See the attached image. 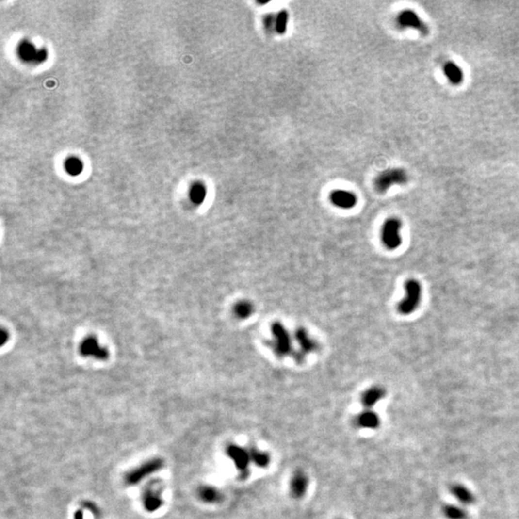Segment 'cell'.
<instances>
[{
    "mask_svg": "<svg viewBox=\"0 0 519 519\" xmlns=\"http://www.w3.org/2000/svg\"><path fill=\"white\" fill-rule=\"evenodd\" d=\"M271 334L273 339L270 344L278 357L283 358L292 354L293 350L291 335L281 322H274L271 325Z\"/></svg>",
    "mask_w": 519,
    "mask_h": 519,
    "instance_id": "cell-1",
    "label": "cell"
},
{
    "mask_svg": "<svg viewBox=\"0 0 519 519\" xmlns=\"http://www.w3.org/2000/svg\"><path fill=\"white\" fill-rule=\"evenodd\" d=\"M402 222L396 217L388 218L381 231V239L385 247L389 250H395L402 244L401 237Z\"/></svg>",
    "mask_w": 519,
    "mask_h": 519,
    "instance_id": "cell-2",
    "label": "cell"
},
{
    "mask_svg": "<svg viewBox=\"0 0 519 519\" xmlns=\"http://www.w3.org/2000/svg\"><path fill=\"white\" fill-rule=\"evenodd\" d=\"M405 297L398 304V311L401 314H410L417 309L421 301L422 289L418 281L410 279L405 283Z\"/></svg>",
    "mask_w": 519,
    "mask_h": 519,
    "instance_id": "cell-3",
    "label": "cell"
},
{
    "mask_svg": "<svg viewBox=\"0 0 519 519\" xmlns=\"http://www.w3.org/2000/svg\"><path fill=\"white\" fill-rule=\"evenodd\" d=\"M409 181V176L403 168H389L379 174L375 181V189L381 193H386L394 185H404Z\"/></svg>",
    "mask_w": 519,
    "mask_h": 519,
    "instance_id": "cell-4",
    "label": "cell"
},
{
    "mask_svg": "<svg viewBox=\"0 0 519 519\" xmlns=\"http://www.w3.org/2000/svg\"><path fill=\"white\" fill-rule=\"evenodd\" d=\"M226 455L234 463L241 478H247L251 463L249 449L235 443H231L226 448Z\"/></svg>",
    "mask_w": 519,
    "mask_h": 519,
    "instance_id": "cell-5",
    "label": "cell"
},
{
    "mask_svg": "<svg viewBox=\"0 0 519 519\" xmlns=\"http://www.w3.org/2000/svg\"><path fill=\"white\" fill-rule=\"evenodd\" d=\"M163 467V462L161 459H152L149 460L140 467L135 468L134 470L127 473L125 476V482L126 484L130 486H135L138 483L142 482L146 477L155 473L159 471L162 467Z\"/></svg>",
    "mask_w": 519,
    "mask_h": 519,
    "instance_id": "cell-6",
    "label": "cell"
},
{
    "mask_svg": "<svg viewBox=\"0 0 519 519\" xmlns=\"http://www.w3.org/2000/svg\"><path fill=\"white\" fill-rule=\"evenodd\" d=\"M295 340L301 348V352L295 355L296 360L298 362H302L305 355L315 352L319 348L317 341L311 338L309 332L303 327H299L296 329Z\"/></svg>",
    "mask_w": 519,
    "mask_h": 519,
    "instance_id": "cell-7",
    "label": "cell"
},
{
    "mask_svg": "<svg viewBox=\"0 0 519 519\" xmlns=\"http://www.w3.org/2000/svg\"><path fill=\"white\" fill-rule=\"evenodd\" d=\"M397 22L401 27L413 28L422 35H427L429 33L427 24L412 10H405L401 12L397 17Z\"/></svg>",
    "mask_w": 519,
    "mask_h": 519,
    "instance_id": "cell-8",
    "label": "cell"
},
{
    "mask_svg": "<svg viewBox=\"0 0 519 519\" xmlns=\"http://www.w3.org/2000/svg\"><path fill=\"white\" fill-rule=\"evenodd\" d=\"M309 487V477L302 470H296L290 481V492L294 499L302 498Z\"/></svg>",
    "mask_w": 519,
    "mask_h": 519,
    "instance_id": "cell-9",
    "label": "cell"
},
{
    "mask_svg": "<svg viewBox=\"0 0 519 519\" xmlns=\"http://www.w3.org/2000/svg\"><path fill=\"white\" fill-rule=\"evenodd\" d=\"M330 200L336 207L344 210L355 207L358 202V198L355 194L343 190L334 191L330 195Z\"/></svg>",
    "mask_w": 519,
    "mask_h": 519,
    "instance_id": "cell-10",
    "label": "cell"
},
{
    "mask_svg": "<svg viewBox=\"0 0 519 519\" xmlns=\"http://www.w3.org/2000/svg\"><path fill=\"white\" fill-rule=\"evenodd\" d=\"M450 493L464 507L471 506L476 502L474 493L463 484H453L450 487Z\"/></svg>",
    "mask_w": 519,
    "mask_h": 519,
    "instance_id": "cell-11",
    "label": "cell"
},
{
    "mask_svg": "<svg viewBox=\"0 0 519 519\" xmlns=\"http://www.w3.org/2000/svg\"><path fill=\"white\" fill-rule=\"evenodd\" d=\"M144 504L148 512H154L162 505V492L154 485H149L144 495Z\"/></svg>",
    "mask_w": 519,
    "mask_h": 519,
    "instance_id": "cell-12",
    "label": "cell"
},
{
    "mask_svg": "<svg viewBox=\"0 0 519 519\" xmlns=\"http://www.w3.org/2000/svg\"><path fill=\"white\" fill-rule=\"evenodd\" d=\"M386 396V389L380 386L367 389L361 397V401L366 409H371Z\"/></svg>",
    "mask_w": 519,
    "mask_h": 519,
    "instance_id": "cell-13",
    "label": "cell"
},
{
    "mask_svg": "<svg viewBox=\"0 0 519 519\" xmlns=\"http://www.w3.org/2000/svg\"><path fill=\"white\" fill-rule=\"evenodd\" d=\"M356 424L363 429L374 430L380 426L381 419L378 414L373 412L371 409H366L358 415L356 418Z\"/></svg>",
    "mask_w": 519,
    "mask_h": 519,
    "instance_id": "cell-14",
    "label": "cell"
},
{
    "mask_svg": "<svg viewBox=\"0 0 519 519\" xmlns=\"http://www.w3.org/2000/svg\"><path fill=\"white\" fill-rule=\"evenodd\" d=\"M443 72L447 79L454 85L458 86L464 81V71L463 69L454 62H447L444 64Z\"/></svg>",
    "mask_w": 519,
    "mask_h": 519,
    "instance_id": "cell-15",
    "label": "cell"
},
{
    "mask_svg": "<svg viewBox=\"0 0 519 519\" xmlns=\"http://www.w3.org/2000/svg\"><path fill=\"white\" fill-rule=\"evenodd\" d=\"M442 515L446 519H468L469 514L462 505L446 504L441 509Z\"/></svg>",
    "mask_w": 519,
    "mask_h": 519,
    "instance_id": "cell-16",
    "label": "cell"
},
{
    "mask_svg": "<svg viewBox=\"0 0 519 519\" xmlns=\"http://www.w3.org/2000/svg\"><path fill=\"white\" fill-rule=\"evenodd\" d=\"M199 498L206 503H218L222 500V493L215 487L211 486H203L198 490Z\"/></svg>",
    "mask_w": 519,
    "mask_h": 519,
    "instance_id": "cell-17",
    "label": "cell"
},
{
    "mask_svg": "<svg viewBox=\"0 0 519 519\" xmlns=\"http://www.w3.org/2000/svg\"><path fill=\"white\" fill-rule=\"evenodd\" d=\"M248 449L250 453L251 463H253L256 467L265 468L269 466L270 456L268 455V453L260 450L256 446H250L248 447Z\"/></svg>",
    "mask_w": 519,
    "mask_h": 519,
    "instance_id": "cell-18",
    "label": "cell"
},
{
    "mask_svg": "<svg viewBox=\"0 0 519 519\" xmlns=\"http://www.w3.org/2000/svg\"><path fill=\"white\" fill-rule=\"evenodd\" d=\"M233 311L239 319H246L253 314L255 308L250 301L241 300L235 304Z\"/></svg>",
    "mask_w": 519,
    "mask_h": 519,
    "instance_id": "cell-19",
    "label": "cell"
},
{
    "mask_svg": "<svg viewBox=\"0 0 519 519\" xmlns=\"http://www.w3.org/2000/svg\"><path fill=\"white\" fill-rule=\"evenodd\" d=\"M206 195H207V191H206V188H205L204 184H202L200 182H197V183H195L192 186L191 192H190V195H191L192 201L195 204H196V205L202 204L203 201L206 198Z\"/></svg>",
    "mask_w": 519,
    "mask_h": 519,
    "instance_id": "cell-20",
    "label": "cell"
},
{
    "mask_svg": "<svg viewBox=\"0 0 519 519\" xmlns=\"http://www.w3.org/2000/svg\"><path fill=\"white\" fill-rule=\"evenodd\" d=\"M289 23V13L286 10L280 11L275 17V32L279 35H284L287 32Z\"/></svg>",
    "mask_w": 519,
    "mask_h": 519,
    "instance_id": "cell-21",
    "label": "cell"
},
{
    "mask_svg": "<svg viewBox=\"0 0 519 519\" xmlns=\"http://www.w3.org/2000/svg\"><path fill=\"white\" fill-rule=\"evenodd\" d=\"M65 166L66 171H67L70 175H72V176H77V175H79V174L82 172V170H83V163H82V162H81L79 159L75 158V157L68 158V159L66 160V162H65Z\"/></svg>",
    "mask_w": 519,
    "mask_h": 519,
    "instance_id": "cell-22",
    "label": "cell"
},
{
    "mask_svg": "<svg viewBox=\"0 0 519 519\" xmlns=\"http://www.w3.org/2000/svg\"><path fill=\"white\" fill-rule=\"evenodd\" d=\"M18 51H19V54L22 56V58L25 59V60H30V59L31 60H35L36 56H37V53L35 51L34 47L31 46L30 44H27V43H22L21 46L18 49Z\"/></svg>",
    "mask_w": 519,
    "mask_h": 519,
    "instance_id": "cell-23",
    "label": "cell"
},
{
    "mask_svg": "<svg viewBox=\"0 0 519 519\" xmlns=\"http://www.w3.org/2000/svg\"><path fill=\"white\" fill-rule=\"evenodd\" d=\"M264 26H265L266 30H268L269 32L272 30L273 27L275 29V19H274L272 15H267L264 17Z\"/></svg>",
    "mask_w": 519,
    "mask_h": 519,
    "instance_id": "cell-24",
    "label": "cell"
}]
</instances>
